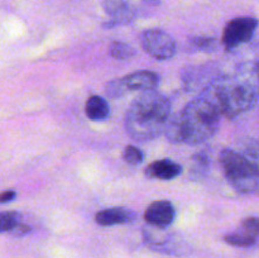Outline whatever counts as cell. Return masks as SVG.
I'll return each mask as SVG.
<instances>
[{"instance_id":"16","label":"cell","mask_w":259,"mask_h":258,"mask_svg":"<svg viewBox=\"0 0 259 258\" xmlns=\"http://www.w3.org/2000/svg\"><path fill=\"white\" fill-rule=\"evenodd\" d=\"M20 214L17 211L0 212V233H10L20 223Z\"/></svg>"},{"instance_id":"23","label":"cell","mask_w":259,"mask_h":258,"mask_svg":"<svg viewBox=\"0 0 259 258\" xmlns=\"http://www.w3.org/2000/svg\"><path fill=\"white\" fill-rule=\"evenodd\" d=\"M146 3H148V4L151 5H159L161 4V0H144Z\"/></svg>"},{"instance_id":"25","label":"cell","mask_w":259,"mask_h":258,"mask_svg":"<svg viewBox=\"0 0 259 258\" xmlns=\"http://www.w3.org/2000/svg\"><path fill=\"white\" fill-rule=\"evenodd\" d=\"M257 73H258V77H259V70H257Z\"/></svg>"},{"instance_id":"14","label":"cell","mask_w":259,"mask_h":258,"mask_svg":"<svg viewBox=\"0 0 259 258\" xmlns=\"http://www.w3.org/2000/svg\"><path fill=\"white\" fill-rule=\"evenodd\" d=\"M240 153H242L243 157L247 159L248 163L252 166V168L254 169V172L259 177V141L258 139H250V141H248Z\"/></svg>"},{"instance_id":"9","label":"cell","mask_w":259,"mask_h":258,"mask_svg":"<svg viewBox=\"0 0 259 258\" xmlns=\"http://www.w3.org/2000/svg\"><path fill=\"white\" fill-rule=\"evenodd\" d=\"M103 8L111 18L108 27L126 24L136 19L137 9L126 0H103Z\"/></svg>"},{"instance_id":"6","label":"cell","mask_w":259,"mask_h":258,"mask_svg":"<svg viewBox=\"0 0 259 258\" xmlns=\"http://www.w3.org/2000/svg\"><path fill=\"white\" fill-rule=\"evenodd\" d=\"M257 27L258 20L252 17H239L230 20L223 32V45L230 50L249 42Z\"/></svg>"},{"instance_id":"21","label":"cell","mask_w":259,"mask_h":258,"mask_svg":"<svg viewBox=\"0 0 259 258\" xmlns=\"http://www.w3.org/2000/svg\"><path fill=\"white\" fill-rule=\"evenodd\" d=\"M30 232V227L27 224H23V223H19L14 229L10 232V234L14 235V237H23V235L28 234Z\"/></svg>"},{"instance_id":"2","label":"cell","mask_w":259,"mask_h":258,"mask_svg":"<svg viewBox=\"0 0 259 258\" xmlns=\"http://www.w3.org/2000/svg\"><path fill=\"white\" fill-rule=\"evenodd\" d=\"M258 73L240 72L230 77L215 78L201 94L220 110L223 116L233 119L250 110L259 96Z\"/></svg>"},{"instance_id":"5","label":"cell","mask_w":259,"mask_h":258,"mask_svg":"<svg viewBox=\"0 0 259 258\" xmlns=\"http://www.w3.org/2000/svg\"><path fill=\"white\" fill-rule=\"evenodd\" d=\"M144 51L156 60H169L176 55V42L174 38L161 29H148L141 37Z\"/></svg>"},{"instance_id":"7","label":"cell","mask_w":259,"mask_h":258,"mask_svg":"<svg viewBox=\"0 0 259 258\" xmlns=\"http://www.w3.org/2000/svg\"><path fill=\"white\" fill-rule=\"evenodd\" d=\"M259 237V218L249 217L240 223L235 232L225 235L224 240L234 247H250Z\"/></svg>"},{"instance_id":"11","label":"cell","mask_w":259,"mask_h":258,"mask_svg":"<svg viewBox=\"0 0 259 258\" xmlns=\"http://www.w3.org/2000/svg\"><path fill=\"white\" fill-rule=\"evenodd\" d=\"M129 93L134 90H156L159 83V76L152 71H137L123 77Z\"/></svg>"},{"instance_id":"8","label":"cell","mask_w":259,"mask_h":258,"mask_svg":"<svg viewBox=\"0 0 259 258\" xmlns=\"http://www.w3.org/2000/svg\"><path fill=\"white\" fill-rule=\"evenodd\" d=\"M176 211L168 200H157L152 202L147 210L144 211V219L152 227L159 228V229H166L174 223Z\"/></svg>"},{"instance_id":"22","label":"cell","mask_w":259,"mask_h":258,"mask_svg":"<svg viewBox=\"0 0 259 258\" xmlns=\"http://www.w3.org/2000/svg\"><path fill=\"white\" fill-rule=\"evenodd\" d=\"M17 197V192L14 190H7V191L0 192V204H7L13 201Z\"/></svg>"},{"instance_id":"24","label":"cell","mask_w":259,"mask_h":258,"mask_svg":"<svg viewBox=\"0 0 259 258\" xmlns=\"http://www.w3.org/2000/svg\"><path fill=\"white\" fill-rule=\"evenodd\" d=\"M257 70H259V63L257 65Z\"/></svg>"},{"instance_id":"12","label":"cell","mask_w":259,"mask_h":258,"mask_svg":"<svg viewBox=\"0 0 259 258\" xmlns=\"http://www.w3.org/2000/svg\"><path fill=\"white\" fill-rule=\"evenodd\" d=\"M182 172V167L177 164L176 162L171 161L168 158L158 159L149 164L146 168V176L149 179H159V180H172L180 176Z\"/></svg>"},{"instance_id":"13","label":"cell","mask_w":259,"mask_h":258,"mask_svg":"<svg viewBox=\"0 0 259 258\" xmlns=\"http://www.w3.org/2000/svg\"><path fill=\"white\" fill-rule=\"evenodd\" d=\"M85 111L88 118L95 121L105 120L110 115V108H109L108 101L99 95H93L88 99Z\"/></svg>"},{"instance_id":"15","label":"cell","mask_w":259,"mask_h":258,"mask_svg":"<svg viewBox=\"0 0 259 258\" xmlns=\"http://www.w3.org/2000/svg\"><path fill=\"white\" fill-rule=\"evenodd\" d=\"M210 166V158L206 152H199L192 157L191 175L195 179H202Z\"/></svg>"},{"instance_id":"10","label":"cell","mask_w":259,"mask_h":258,"mask_svg":"<svg viewBox=\"0 0 259 258\" xmlns=\"http://www.w3.org/2000/svg\"><path fill=\"white\" fill-rule=\"evenodd\" d=\"M136 214L126 207H108L95 215V222L101 227H111V225L126 224L133 222Z\"/></svg>"},{"instance_id":"17","label":"cell","mask_w":259,"mask_h":258,"mask_svg":"<svg viewBox=\"0 0 259 258\" xmlns=\"http://www.w3.org/2000/svg\"><path fill=\"white\" fill-rule=\"evenodd\" d=\"M105 93L109 98L119 99L125 96L126 94H129V90L128 88H126L125 82H124L123 77H121V78H116V80L110 81V82L106 85Z\"/></svg>"},{"instance_id":"18","label":"cell","mask_w":259,"mask_h":258,"mask_svg":"<svg viewBox=\"0 0 259 258\" xmlns=\"http://www.w3.org/2000/svg\"><path fill=\"white\" fill-rule=\"evenodd\" d=\"M110 55L116 60H126L136 55V51L132 46L124 42H114L110 46Z\"/></svg>"},{"instance_id":"4","label":"cell","mask_w":259,"mask_h":258,"mask_svg":"<svg viewBox=\"0 0 259 258\" xmlns=\"http://www.w3.org/2000/svg\"><path fill=\"white\" fill-rule=\"evenodd\" d=\"M220 163L225 177L237 191L252 194L259 190V177L240 152L224 149L220 153Z\"/></svg>"},{"instance_id":"1","label":"cell","mask_w":259,"mask_h":258,"mask_svg":"<svg viewBox=\"0 0 259 258\" xmlns=\"http://www.w3.org/2000/svg\"><path fill=\"white\" fill-rule=\"evenodd\" d=\"M171 118V103L157 90L142 91L125 115L126 133L138 142L156 139L166 131Z\"/></svg>"},{"instance_id":"19","label":"cell","mask_w":259,"mask_h":258,"mask_svg":"<svg viewBox=\"0 0 259 258\" xmlns=\"http://www.w3.org/2000/svg\"><path fill=\"white\" fill-rule=\"evenodd\" d=\"M189 45L196 51L211 52L217 48V40L211 37H192L189 40Z\"/></svg>"},{"instance_id":"3","label":"cell","mask_w":259,"mask_h":258,"mask_svg":"<svg viewBox=\"0 0 259 258\" xmlns=\"http://www.w3.org/2000/svg\"><path fill=\"white\" fill-rule=\"evenodd\" d=\"M180 115L182 143L200 144L211 138L220 125L222 113L205 96H199L186 105Z\"/></svg>"},{"instance_id":"20","label":"cell","mask_w":259,"mask_h":258,"mask_svg":"<svg viewBox=\"0 0 259 258\" xmlns=\"http://www.w3.org/2000/svg\"><path fill=\"white\" fill-rule=\"evenodd\" d=\"M123 158L128 164H132V166H138V164H141L142 162H143L144 154L138 147L126 146L123 152Z\"/></svg>"}]
</instances>
